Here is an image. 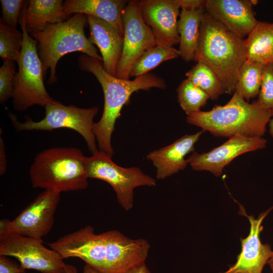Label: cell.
I'll return each mask as SVG.
<instances>
[{"mask_svg":"<svg viewBox=\"0 0 273 273\" xmlns=\"http://www.w3.org/2000/svg\"><path fill=\"white\" fill-rule=\"evenodd\" d=\"M13 60H4L0 68V103L4 104L12 97L13 82L16 73Z\"/></svg>","mask_w":273,"mask_h":273,"instance_id":"29","label":"cell"},{"mask_svg":"<svg viewBox=\"0 0 273 273\" xmlns=\"http://www.w3.org/2000/svg\"><path fill=\"white\" fill-rule=\"evenodd\" d=\"M128 1L125 0H66L63 7L68 15L81 13L101 19L124 35L122 11Z\"/></svg>","mask_w":273,"mask_h":273,"instance_id":"20","label":"cell"},{"mask_svg":"<svg viewBox=\"0 0 273 273\" xmlns=\"http://www.w3.org/2000/svg\"><path fill=\"white\" fill-rule=\"evenodd\" d=\"M267 263L268 264L271 270V271H272L271 273H273V251H272V255L270 258H269V259L268 260V261H267Z\"/></svg>","mask_w":273,"mask_h":273,"instance_id":"39","label":"cell"},{"mask_svg":"<svg viewBox=\"0 0 273 273\" xmlns=\"http://www.w3.org/2000/svg\"><path fill=\"white\" fill-rule=\"evenodd\" d=\"M272 111V118L269 121V131L270 134L271 135V136L273 137V109Z\"/></svg>","mask_w":273,"mask_h":273,"instance_id":"38","label":"cell"},{"mask_svg":"<svg viewBox=\"0 0 273 273\" xmlns=\"http://www.w3.org/2000/svg\"><path fill=\"white\" fill-rule=\"evenodd\" d=\"M239 214L247 217L250 222V232L246 238H241L242 249L236 263L228 270L220 273H262L273 251L268 244H262L260 241V234L263 230L261 224L273 209V206L255 218L253 215H248L244 208L239 203Z\"/></svg>","mask_w":273,"mask_h":273,"instance_id":"14","label":"cell"},{"mask_svg":"<svg viewBox=\"0 0 273 273\" xmlns=\"http://www.w3.org/2000/svg\"><path fill=\"white\" fill-rule=\"evenodd\" d=\"M87 25L86 16L77 13L65 22L48 24L42 31L29 32L37 42V51L42 63L44 77L48 69H50L48 83L57 82V64L65 55L79 52L102 60L97 49L85 36L84 29Z\"/></svg>","mask_w":273,"mask_h":273,"instance_id":"4","label":"cell"},{"mask_svg":"<svg viewBox=\"0 0 273 273\" xmlns=\"http://www.w3.org/2000/svg\"><path fill=\"white\" fill-rule=\"evenodd\" d=\"M83 273H99L98 271L94 270L91 267L86 264L84 265L83 268Z\"/></svg>","mask_w":273,"mask_h":273,"instance_id":"36","label":"cell"},{"mask_svg":"<svg viewBox=\"0 0 273 273\" xmlns=\"http://www.w3.org/2000/svg\"><path fill=\"white\" fill-rule=\"evenodd\" d=\"M7 169V158L5 145L2 136H0V174L4 175Z\"/></svg>","mask_w":273,"mask_h":273,"instance_id":"34","label":"cell"},{"mask_svg":"<svg viewBox=\"0 0 273 273\" xmlns=\"http://www.w3.org/2000/svg\"><path fill=\"white\" fill-rule=\"evenodd\" d=\"M78 66L82 71L92 73L100 83L104 93V106L100 120L95 122L93 131L99 151L111 157L114 154L111 136L117 119L123 107L128 104L132 93L140 90L149 91L152 88L164 89L165 81L154 73H148L133 80L116 77L104 68L102 60L85 54L78 58Z\"/></svg>","mask_w":273,"mask_h":273,"instance_id":"1","label":"cell"},{"mask_svg":"<svg viewBox=\"0 0 273 273\" xmlns=\"http://www.w3.org/2000/svg\"><path fill=\"white\" fill-rule=\"evenodd\" d=\"M251 1V3L252 4V5H256L257 3H258V1H252V0H250Z\"/></svg>","mask_w":273,"mask_h":273,"instance_id":"40","label":"cell"},{"mask_svg":"<svg viewBox=\"0 0 273 273\" xmlns=\"http://www.w3.org/2000/svg\"><path fill=\"white\" fill-rule=\"evenodd\" d=\"M123 45L116 77L129 79L130 71L136 60L149 49L156 45L151 28L142 17L140 1H128L122 11Z\"/></svg>","mask_w":273,"mask_h":273,"instance_id":"10","label":"cell"},{"mask_svg":"<svg viewBox=\"0 0 273 273\" xmlns=\"http://www.w3.org/2000/svg\"><path fill=\"white\" fill-rule=\"evenodd\" d=\"M257 101L266 108L273 109V64L264 66Z\"/></svg>","mask_w":273,"mask_h":273,"instance_id":"31","label":"cell"},{"mask_svg":"<svg viewBox=\"0 0 273 273\" xmlns=\"http://www.w3.org/2000/svg\"><path fill=\"white\" fill-rule=\"evenodd\" d=\"M121 273H151L145 262L133 266Z\"/></svg>","mask_w":273,"mask_h":273,"instance_id":"35","label":"cell"},{"mask_svg":"<svg viewBox=\"0 0 273 273\" xmlns=\"http://www.w3.org/2000/svg\"><path fill=\"white\" fill-rule=\"evenodd\" d=\"M66 273H77V270L74 266L67 264Z\"/></svg>","mask_w":273,"mask_h":273,"instance_id":"37","label":"cell"},{"mask_svg":"<svg viewBox=\"0 0 273 273\" xmlns=\"http://www.w3.org/2000/svg\"><path fill=\"white\" fill-rule=\"evenodd\" d=\"M107 154L99 151L84 160V171L88 178L104 180L114 190L118 203L128 211L133 206V190L140 186L154 187L156 180L140 168L118 166Z\"/></svg>","mask_w":273,"mask_h":273,"instance_id":"8","label":"cell"},{"mask_svg":"<svg viewBox=\"0 0 273 273\" xmlns=\"http://www.w3.org/2000/svg\"><path fill=\"white\" fill-rule=\"evenodd\" d=\"M244 43L247 61L273 64V23L258 21Z\"/></svg>","mask_w":273,"mask_h":273,"instance_id":"23","label":"cell"},{"mask_svg":"<svg viewBox=\"0 0 273 273\" xmlns=\"http://www.w3.org/2000/svg\"><path fill=\"white\" fill-rule=\"evenodd\" d=\"M85 158L80 149L73 147L43 150L36 156L30 168L32 187L60 193L86 189L88 183Z\"/></svg>","mask_w":273,"mask_h":273,"instance_id":"5","label":"cell"},{"mask_svg":"<svg viewBox=\"0 0 273 273\" xmlns=\"http://www.w3.org/2000/svg\"><path fill=\"white\" fill-rule=\"evenodd\" d=\"M179 56L178 50L174 47L156 44L147 50L136 60L130 71L129 77L148 73L162 63Z\"/></svg>","mask_w":273,"mask_h":273,"instance_id":"24","label":"cell"},{"mask_svg":"<svg viewBox=\"0 0 273 273\" xmlns=\"http://www.w3.org/2000/svg\"><path fill=\"white\" fill-rule=\"evenodd\" d=\"M22 32L5 25L0 19V56L18 63L23 43Z\"/></svg>","mask_w":273,"mask_h":273,"instance_id":"28","label":"cell"},{"mask_svg":"<svg viewBox=\"0 0 273 273\" xmlns=\"http://www.w3.org/2000/svg\"><path fill=\"white\" fill-rule=\"evenodd\" d=\"M187 78L205 92L212 100H216L225 93L223 86L213 70L205 63H197L186 73Z\"/></svg>","mask_w":273,"mask_h":273,"instance_id":"25","label":"cell"},{"mask_svg":"<svg viewBox=\"0 0 273 273\" xmlns=\"http://www.w3.org/2000/svg\"><path fill=\"white\" fill-rule=\"evenodd\" d=\"M247 60L244 39L207 13L203 14L195 61L207 64L221 82L225 93L234 94L241 67Z\"/></svg>","mask_w":273,"mask_h":273,"instance_id":"2","label":"cell"},{"mask_svg":"<svg viewBox=\"0 0 273 273\" xmlns=\"http://www.w3.org/2000/svg\"><path fill=\"white\" fill-rule=\"evenodd\" d=\"M180 9L186 10H197L205 8L206 1L204 0H177Z\"/></svg>","mask_w":273,"mask_h":273,"instance_id":"33","label":"cell"},{"mask_svg":"<svg viewBox=\"0 0 273 273\" xmlns=\"http://www.w3.org/2000/svg\"><path fill=\"white\" fill-rule=\"evenodd\" d=\"M0 273H26V269L7 256L0 255Z\"/></svg>","mask_w":273,"mask_h":273,"instance_id":"32","label":"cell"},{"mask_svg":"<svg viewBox=\"0 0 273 273\" xmlns=\"http://www.w3.org/2000/svg\"><path fill=\"white\" fill-rule=\"evenodd\" d=\"M25 2L23 0L0 1L2 13L1 19L5 25L16 28Z\"/></svg>","mask_w":273,"mask_h":273,"instance_id":"30","label":"cell"},{"mask_svg":"<svg viewBox=\"0 0 273 273\" xmlns=\"http://www.w3.org/2000/svg\"><path fill=\"white\" fill-rule=\"evenodd\" d=\"M176 92L178 102L187 115L200 111L210 99L205 92L195 85L188 78L181 82Z\"/></svg>","mask_w":273,"mask_h":273,"instance_id":"27","label":"cell"},{"mask_svg":"<svg viewBox=\"0 0 273 273\" xmlns=\"http://www.w3.org/2000/svg\"><path fill=\"white\" fill-rule=\"evenodd\" d=\"M62 0L28 1L25 13L28 31H42L48 24L65 22L71 16L65 12Z\"/></svg>","mask_w":273,"mask_h":273,"instance_id":"22","label":"cell"},{"mask_svg":"<svg viewBox=\"0 0 273 273\" xmlns=\"http://www.w3.org/2000/svg\"><path fill=\"white\" fill-rule=\"evenodd\" d=\"M140 7L156 44L173 47L179 43L177 26L180 7L177 0H142Z\"/></svg>","mask_w":273,"mask_h":273,"instance_id":"15","label":"cell"},{"mask_svg":"<svg viewBox=\"0 0 273 273\" xmlns=\"http://www.w3.org/2000/svg\"><path fill=\"white\" fill-rule=\"evenodd\" d=\"M44 108L45 116L39 121H34L27 116L26 120L22 123L18 121L16 115L13 113L9 112V115L17 131L69 128L76 131L84 138L93 155L99 152L93 131L94 118L99 111L97 106L79 108L72 105L66 106L56 100Z\"/></svg>","mask_w":273,"mask_h":273,"instance_id":"7","label":"cell"},{"mask_svg":"<svg viewBox=\"0 0 273 273\" xmlns=\"http://www.w3.org/2000/svg\"><path fill=\"white\" fill-rule=\"evenodd\" d=\"M266 142L261 137L234 136L208 152L199 154L193 152L187 160L193 169L210 171L219 177L224 168L235 158L244 153L263 149Z\"/></svg>","mask_w":273,"mask_h":273,"instance_id":"13","label":"cell"},{"mask_svg":"<svg viewBox=\"0 0 273 273\" xmlns=\"http://www.w3.org/2000/svg\"><path fill=\"white\" fill-rule=\"evenodd\" d=\"M272 116L271 109L262 106L257 100L247 102L235 91L224 105L217 106L208 111H199L187 115L188 123L201 127L216 136L261 137Z\"/></svg>","mask_w":273,"mask_h":273,"instance_id":"3","label":"cell"},{"mask_svg":"<svg viewBox=\"0 0 273 273\" xmlns=\"http://www.w3.org/2000/svg\"><path fill=\"white\" fill-rule=\"evenodd\" d=\"M42 239L0 230V255L16 258L25 269L41 273H66L67 264L54 251L46 248Z\"/></svg>","mask_w":273,"mask_h":273,"instance_id":"9","label":"cell"},{"mask_svg":"<svg viewBox=\"0 0 273 273\" xmlns=\"http://www.w3.org/2000/svg\"><path fill=\"white\" fill-rule=\"evenodd\" d=\"M205 8L197 10L181 9L178 21L179 56L187 62L195 61L200 39L201 20Z\"/></svg>","mask_w":273,"mask_h":273,"instance_id":"21","label":"cell"},{"mask_svg":"<svg viewBox=\"0 0 273 273\" xmlns=\"http://www.w3.org/2000/svg\"><path fill=\"white\" fill-rule=\"evenodd\" d=\"M265 65L246 60L240 71L235 91L248 101L258 95Z\"/></svg>","mask_w":273,"mask_h":273,"instance_id":"26","label":"cell"},{"mask_svg":"<svg viewBox=\"0 0 273 273\" xmlns=\"http://www.w3.org/2000/svg\"><path fill=\"white\" fill-rule=\"evenodd\" d=\"M63 259L77 257L99 273H107L106 245L102 234L90 225L65 235L48 244Z\"/></svg>","mask_w":273,"mask_h":273,"instance_id":"12","label":"cell"},{"mask_svg":"<svg viewBox=\"0 0 273 273\" xmlns=\"http://www.w3.org/2000/svg\"><path fill=\"white\" fill-rule=\"evenodd\" d=\"M102 234L106 245L107 273H121L145 262L150 248L146 240H133L117 230Z\"/></svg>","mask_w":273,"mask_h":273,"instance_id":"16","label":"cell"},{"mask_svg":"<svg viewBox=\"0 0 273 273\" xmlns=\"http://www.w3.org/2000/svg\"><path fill=\"white\" fill-rule=\"evenodd\" d=\"M60 193L45 190L12 220L3 219L0 230L7 232L42 239L51 230L59 203Z\"/></svg>","mask_w":273,"mask_h":273,"instance_id":"11","label":"cell"},{"mask_svg":"<svg viewBox=\"0 0 273 273\" xmlns=\"http://www.w3.org/2000/svg\"><path fill=\"white\" fill-rule=\"evenodd\" d=\"M202 130L193 134H186L171 144L151 152L147 159L156 168V177L164 179L184 169L189 164L187 155L194 152V146L204 132Z\"/></svg>","mask_w":273,"mask_h":273,"instance_id":"18","label":"cell"},{"mask_svg":"<svg viewBox=\"0 0 273 273\" xmlns=\"http://www.w3.org/2000/svg\"><path fill=\"white\" fill-rule=\"evenodd\" d=\"M85 15L90 32L88 39L92 44L98 48L104 69L116 76L123 49V36L105 21L92 15Z\"/></svg>","mask_w":273,"mask_h":273,"instance_id":"19","label":"cell"},{"mask_svg":"<svg viewBox=\"0 0 273 273\" xmlns=\"http://www.w3.org/2000/svg\"><path fill=\"white\" fill-rule=\"evenodd\" d=\"M28 1L21 12L20 24L23 43L18 71L13 82L12 97L14 109L23 111L33 105L45 107L56 100L48 93L43 82L42 65L37 51V42L29 34L25 24V13Z\"/></svg>","mask_w":273,"mask_h":273,"instance_id":"6","label":"cell"},{"mask_svg":"<svg viewBox=\"0 0 273 273\" xmlns=\"http://www.w3.org/2000/svg\"><path fill=\"white\" fill-rule=\"evenodd\" d=\"M252 6L246 0H206L205 9L213 19L244 39L258 22Z\"/></svg>","mask_w":273,"mask_h":273,"instance_id":"17","label":"cell"}]
</instances>
